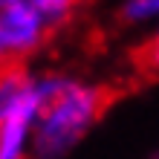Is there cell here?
Wrapping results in <instances>:
<instances>
[{
	"label": "cell",
	"mask_w": 159,
	"mask_h": 159,
	"mask_svg": "<svg viewBox=\"0 0 159 159\" xmlns=\"http://www.w3.org/2000/svg\"><path fill=\"white\" fill-rule=\"evenodd\" d=\"M145 64L153 72H159V26L151 29V38H148V43H145Z\"/></svg>",
	"instance_id": "obj_6"
},
{
	"label": "cell",
	"mask_w": 159,
	"mask_h": 159,
	"mask_svg": "<svg viewBox=\"0 0 159 159\" xmlns=\"http://www.w3.org/2000/svg\"><path fill=\"white\" fill-rule=\"evenodd\" d=\"M52 29L55 26L29 0H17V3H9L0 9V35H3V41L9 46L12 61H17V64L35 58L46 46Z\"/></svg>",
	"instance_id": "obj_3"
},
{
	"label": "cell",
	"mask_w": 159,
	"mask_h": 159,
	"mask_svg": "<svg viewBox=\"0 0 159 159\" xmlns=\"http://www.w3.org/2000/svg\"><path fill=\"white\" fill-rule=\"evenodd\" d=\"M41 113V75L23 64L0 70V159H20L35 148V121Z\"/></svg>",
	"instance_id": "obj_2"
},
{
	"label": "cell",
	"mask_w": 159,
	"mask_h": 159,
	"mask_svg": "<svg viewBox=\"0 0 159 159\" xmlns=\"http://www.w3.org/2000/svg\"><path fill=\"white\" fill-rule=\"evenodd\" d=\"M107 107V93L75 75H41V113L35 121L38 156H67L98 125Z\"/></svg>",
	"instance_id": "obj_1"
},
{
	"label": "cell",
	"mask_w": 159,
	"mask_h": 159,
	"mask_svg": "<svg viewBox=\"0 0 159 159\" xmlns=\"http://www.w3.org/2000/svg\"><path fill=\"white\" fill-rule=\"evenodd\" d=\"M9 3H17V0H0V9H3V6H9Z\"/></svg>",
	"instance_id": "obj_8"
},
{
	"label": "cell",
	"mask_w": 159,
	"mask_h": 159,
	"mask_svg": "<svg viewBox=\"0 0 159 159\" xmlns=\"http://www.w3.org/2000/svg\"><path fill=\"white\" fill-rule=\"evenodd\" d=\"M29 3L38 9L52 26H64L67 20H72L75 12L81 9V0H29Z\"/></svg>",
	"instance_id": "obj_5"
},
{
	"label": "cell",
	"mask_w": 159,
	"mask_h": 159,
	"mask_svg": "<svg viewBox=\"0 0 159 159\" xmlns=\"http://www.w3.org/2000/svg\"><path fill=\"white\" fill-rule=\"evenodd\" d=\"M9 64H15V61H12V55H9V46H6V41H3V35H0V70L9 67Z\"/></svg>",
	"instance_id": "obj_7"
},
{
	"label": "cell",
	"mask_w": 159,
	"mask_h": 159,
	"mask_svg": "<svg viewBox=\"0 0 159 159\" xmlns=\"http://www.w3.org/2000/svg\"><path fill=\"white\" fill-rule=\"evenodd\" d=\"M119 20L127 29H148L159 26V0H121Z\"/></svg>",
	"instance_id": "obj_4"
}]
</instances>
